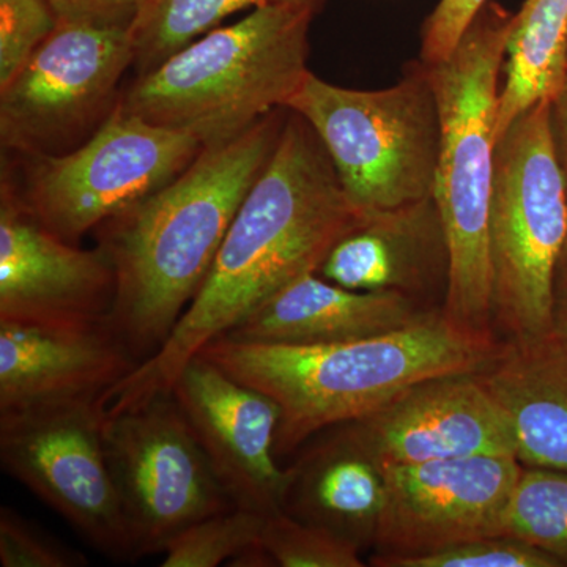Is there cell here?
<instances>
[{
  "mask_svg": "<svg viewBox=\"0 0 567 567\" xmlns=\"http://www.w3.org/2000/svg\"><path fill=\"white\" fill-rule=\"evenodd\" d=\"M322 142L293 114L238 208L204 286L166 344L102 395L117 415L169 394L183 368L264 301L308 274L363 221Z\"/></svg>",
  "mask_w": 567,
  "mask_h": 567,
  "instance_id": "cell-1",
  "label": "cell"
},
{
  "mask_svg": "<svg viewBox=\"0 0 567 567\" xmlns=\"http://www.w3.org/2000/svg\"><path fill=\"white\" fill-rule=\"evenodd\" d=\"M282 125L274 111L205 145L173 182L96 227L115 275L106 324L137 365L163 349L199 293Z\"/></svg>",
  "mask_w": 567,
  "mask_h": 567,
  "instance_id": "cell-2",
  "label": "cell"
},
{
  "mask_svg": "<svg viewBox=\"0 0 567 567\" xmlns=\"http://www.w3.org/2000/svg\"><path fill=\"white\" fill-rule=\"evenodd\" d=\"M498 349L492 333L454 323L436 309L391 333L357 341L292 346L221 336L197 354L278 404L279 461L319 432L371 415L425 379L477 374Z\"/></svg>",
  "mask_w": 567,
  "mask_h": 567,
  "instance_id": "cell-3",
  "label": "cell"
},
{
  "mask_svg": "<svg viewBox=\"0 0 567 567\" xmlns=\"http://www.w3.org/2000/svg\"><path fill=\"white\" fill-rule=\"evenodd\" d=\"M514 14L486 6L450 58L425 65L442 122L434 199L445 227L450 274L443 312L492 333L491 207L499 70Z\"/></svg>",
  "mask_w": 567,
  "mask_h": 567,
  "instance_id": "cell-4",
  "label": "cell"
},
{
  "mask_svg": "<svg viewBox=\"0 0 567 567\" xmlns=\"http://www.w3.org/2000/svg\"><path fill=\"white\" fill-rule=\"evenodd\" d=\"M317 13L303 3L254 9L141 73L118 103L204 145L233 140L300 89Z\"/></svg>",
  "mask_w": 567,
  "mask_h": 567,
  "instance_id": "cell-5",
  "label": "cell"
},
{
  "mask_svg": "<svg viewBox=\"0 0 567 567\" xmlns=\"http://www.w3.org/2000/svg\"><path fill=\"white\" fill-rule=\"evenodd\" d=\"M286 110L311 126L361 215L434 196L442 122L423 62L380 91L341 87L309 70Z\"/></svg>",
  "mask_w": 567,
  "mask_h": 567,
  "instance_id": "cell-6",
  "label": "cell"
},
{
  "mask_svg": "<svg viewBox=\"0 0 567 567\" xmlns=\"http://www.w3.org/2000/svg\"><path fill=\"white\" fill-rule=\"evenodd\" d=\"M548 114L550 102L537 103L496 142L492 319L509 339L551 333V286L567 237V185Z\"/></svg>",
  "mask_w": 567,
  "mask_h": 567,
  "instance_id": "cell-7",
  "label": "cell"
},
{
  "mask_svg": "<svg viewBox=\"0 0 567 567\" xmlns=\"http://www.w3.org/2000/svg\"><path fill=\"white\" fill-rule=\"evenodd\" d=\"M204 147L193 134L144 121L117 102L80 147L35 155L18 199L41 226L74 244L173 182Z\"/></svg>",
  "mask_w": 567,
  "mask_h": 567,
  "instance_id": "cell-8",
  "label": "cell"
},
{
  "mask_svg": "<svg viewBox=\"0 0 567 567\" xmlns=\"http://www.w3.org/2000/svg\"><path fill=\"white\" fill-rule=\"evenodd\" d=\"M102 398L0 413V465L104 557L134 561L104 450Z\"/></svg>",
  "mask_w": 567,
  "mask_h": 567,
  "instance_id": "cell-9",
  "label": "cell"
},
{
  "mask_svg": "<svg viewBox=\"0 0 567 567\" xmlns=\"http://www.w3.org/2000/svg\"><path fill=\"white\" fill-rule=\"evenodd\" d=\"M103 436L136 558L234 507L173 394L104 417Z\"/></svg>",
  "mask_w": 567,
  "mask_h": 567,
  "instance_id": "cell-10",
  "label": "cell"
},
{
  "mask_svg": "<svg viewBox=\"0 0 567 567\" xmlns=\"http://www.w3.org/2000/svg\"><path fill=\"white\" fill-rule=\"evenodd\" d=\"M134 62L128 29L58 21L28 62L0 87V140L28 155H54L110 114Z\"/></svg>",
  "mask_w": 567,
  "mask_h": 567,
  "instance_id": "cell-11",
  "label": "cell"
},
{
  "mask_svg": "<svg viewBox=\"0 0 567 567\" xmlns=\"http://www.w3.org/2000/svg\"><path fill=\"white\" fill-rule=\"evenodd\" d=\"M380 470L385 499L372 535L377 555L413 557L499 536L524 465L514 456H475Z\"/></svg>",
  "mask_w": 567,
  "mask_h": 567,
  "instance_id": "cell-12",
  "label": "cell"
},
{
  "mask_svg": "<svg viewBox=\"0 0 567 567\" xmlns=\"http://www.w3.org/2000/svg\"><path fill=\"white\" fill-rule=\"evenodd\" d=\"M338 432L377 465L514 456L505 410L477 374L431 377Z\"/></svg>",
  "mask_w": 567,
  "mask_h": 567,
  "instance_id": "cell-13",
  "label": "cell"
},
{
  "mask_svg": "<svg viewBox=\"0 0 567 567\" xmlns=\"http://www.w3.org/2000/svg\"><path fill=\"white\" fill-rule=\"evenodd\" d=\"M213 472L234 506L270 516L282 511L290 470L275 453L279 406L197 354L173 391Z\"/></svg>",
  "mask_w": 567,
  "mask_h": 567,
  "instance_id": "cell-14",
  "label": "cell"
},
{
  "mask_svg": "<svg viewBox=\"0 0 567 567\" xmlns=\"http://www.w3.org/2000/svg\"><path fill=\"white\" fill-rule=\"evenodd\" d=\"M115 275L100 246L82 249L41 226L10 189L0 204V323L106 322Z\"/></svg>",
  "mask_w": 567,
  "mask_h": 567,
  "instance_id": "cell-15",
  "label": "cell"
},
{
  "mask_svg": "<svg viewBox=\"0 0 567 567\" xmlns=\"http://www.w3.org/2000/svg\"><path fill=\"white\" fill-rule=\"evenodd\" d=\"M136 368L106 322L0 323V413L102 398Z\"/></svg>",
  "mask_w": 567,
  "mask_h": 567,
  "instance_id": "cell-16",
  "label": "cell"
},
{
  "mask_svg": "<svg viewBox=\"0 0 567 567\" xmlns=\"http://www.w3.org/2000/svg\"><path fill=\"white\" fill-rule=\"evenodd\" d=\"M319 274L346 289L415 300L440 284L447 287L450 252L434 196L368 213L334 245Z\"/></svg>",
  "mask_w": 567,
  "mask_h": 567,
  "instance_id": "cell-17",
  "label": "cell"
},
{
  "mask_svg": "<svg viewBox=\"0 0 567 567\" xmlns=\"http://www.w3.org/2000/svg\"><path fill=\"white\" fill-rule=\"evenodd\" d=\"M415 298L361 292L308 274L264 301L226 338L270 344L316 346L391 333L424 316Z\"/></svg>",
  "mask_w": 567,
  "mask_h": 567,
  "instance_id": "cell-18",
  "label": "cell"
},
{
  "mask_svg": "<svg viewBox=\"0 0 567 567\" xmlns=\"http://www.w3.org/2000/svg\"><path fill=\"white\" fill-rule=\"evenodd\" d=\"M505 410L516 457L527 468L567 473V344L551 333L507 339L477 372Z\"/></svg>",
  "mask_w": 567,
  "mask_h": 567,
  "instance_id": "cell-19",
  "label": "cell"
},
{
  "mask_svg": "<svg viewBox=\"0 0 567 567\" xmlns=\"http://www.w3.org/2000/svg\"><path fill=\"white\" fill-rule=\"evenodd\" d=\"M336 435L301 464L289 466L282 511L360 544L368 533L374 535L385 480L375 462Z\"/></svg>",
  "mask_w": 567,
  "mask_h": 567,
  "instance_id": "cell-20",
  "label": "cell"
},
{
  "mask_svg": "<svg viewBox=\"0 0 567 567\" xmlns=\"http://www.w3.org/2000/svg\"><path fill=\"white\" fill-rule=\"evenodd\" d=\"M505 82L496 107L495 140L518 115L550 102L567 76V0H527L514 14L506 44Z\"/></svg>",
  "mask_w": 567,
  "mask_h": 567,
  "instance_id": "cell-21",
  "label": "cell"
},
{
  "mask_svg": "<svg viewBox=\"0 0 567 567\" xmlns=\"http://www.w3.org/2000/svg\"><path fill=\"white\" fill-rule=\"evenodd\" d=\"M281 3L322 11L327 0H141L128 29L133 63L145 73L238 11Z\"/></svg>",
  "mask_w": 567,
  "mask_h": 567,
  "instance_id": "cell-22",
  "label": "cell"
},
{
  "mask_svg": "<svg viewBox=\"0 0 567 567\" xmlns=\"http://www.w3.org/2000/svg\"><path fill=\"white\" fill-rule=\"evenodd\" d=\"M498 535L524 540L567 566V473L522 470Z\"/></svg>",
  "mask_w": 567,
  "mask_h": 567,
  "instance_id": "cell-23",
  "label": "cell"
},
{
  "mask_svg": "<svg viewBox=\"0 0 567 567\" xmlns=\"http://www.w3.org/2000/svg\"><path fill=\"white\" fill-rule=\"evenodd\" d=\"M265 517L230 507L183 529L163 550L162 567H216L260 543Z\"/></svg>",
  "mask_w": 567,
  "mask_h": 567,
  "instance_id": "cell-24",
  "label": "cell"
},
{
  "mask_svg": "<svg viewBox=\"0 0 567 567\" xmlns=\"http://www.w3.org/2000/svg\"><path fill=\"white\" fill-rule=\"evenodd\" d=\"M260 544L275 566L363 567L360 544L278 511L265 517Z\"/></svg>",
  "mask_w": 567,
  "mask_h": 567,
  "instance_id": "cell-25",
  "label": "cell"
},
{
  "mask_svg": "<svg viewBox=\"0 0 567 567\" xmlns=\"http://www.w3.org/2000/svg\"><path fill=\"white\" fill-rule=\"evenodd\" d=\"M372 566L379 567H559L558 559L506 536L465 540L413 557L375 555Z\"/></svg>",
  "mask_w": 567,
  "mask_h": 567,
  "instance_id": "cell-26",
  "label": "cell"
},
{
  "mask_svg": "<svg viewBox=\"0 0 567 567\" xmlns=\"http://www.w3.org/2000/svg\"><path fill=\"white\" fill-rule=\"evenodd\" d=\"M58 25L48 0H0V87Z\"/></svg>",
  "mask_w": 567,
  "mask_h": 567,
  "instance_id": "cell-27",
  "label": "cell"
},
{
  "mask_svg": "<svg viewBox=\"0 0 567 567\" xmlns=\"http://www.w3.org/2000/svg\"><path fill=\"white\" fill-rule=\"evenodd\" d=\"M0 565L82 567L89 559L9 506L0 507Z\"/></svg>",
  "mask_w": 567,
  "mask_h": 567,
  "instance_id": "cell-28",
  "label": "cell"
},
{
  "mask_svg": "<svg viewBox=\"0 0 567 567\" xmlns=\"http://www.w3.org/2000/svg\"><path fill=\"white\" fill-rule=\"evenodd\" d=\"M487 3L488 0H440L424 22L421 61L435 65L450 58Z\"/></svg>",
  "mask_w": 567,
  "mask_h": 567,
  "instance_id": "cell-29",
  "label": "cell"
},
{
  "mask_svg": "<svg viewBox=\"0 0 567 567\" xmlns=\"http://www.w3.org/2000/svg\"><path fill=\"white\" fill-rule=\"evenodd\" d=\"M58 21L130 29L141 0H48Z\"/></svg>",
  "mask_w": 567,
  "mask_h": 567,
  "instance_id": "cell-30",
  "label": "cell"
},
{
  "mask_svg": "<svg viewBox=\"0 0 567 567\" xmlns=\"http://www.w3.org/2000/svg\"><path fill=\"white\" fill-rule=\"evenodd\" d=\"M551 331L567 344V237L558 256L551 286Z\"/></svg>",
  "mask_w": 567,
  "mask_h": 567,
  "instance_id": "cell-31",
  "label": "cell"
},
{
  "mask_svg": "<svg viewBox=\"0 0 567 567\" xmlns=\"http://www.w3.org/2000/svg\"><path fill=\"white\" fill-rule=\"evenodd\" d=\"M548 122H550L555 153H557L558 164L567 185V76L557 95L550 100Z\"/></svg>",
  "mask_w": 567,
  "mask_h": 567,
  "instance_id": "cell-32",
  "label": "cell"
}]
</instances>
